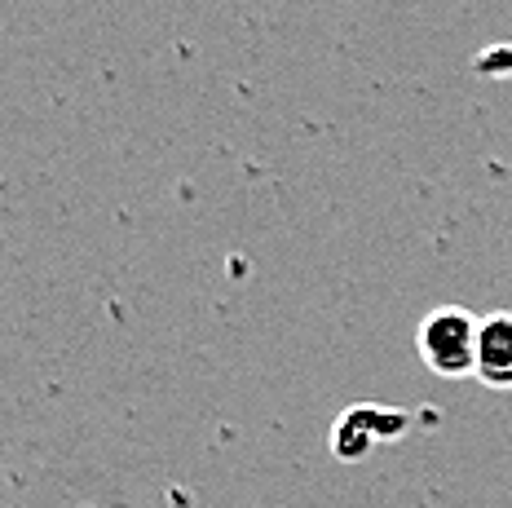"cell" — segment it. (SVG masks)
<instances>
[{
	"label": "cell",
	"mask_w": 512,
	"mask_h": 508,
	"mask_svg": "<svg viewBox=\"0 0 512 508\" xmlns=\"http://www.w3.org/2000/svg\"><path fill=\"white\" fill-rule=\"evenodd\" d=\"M477 327L482 319L464 305H437L433 314H424L420 332H415L424 367L446 380L477 376Z\"/></svg>",
	"instance_id": "cell-1"
},
{
	"label": "cell",
	"mask_w": 512,
	"mask_h": 508,
	"mask_svg": "<svg viewBox=\"0 0 512 508\" xmlns=\"http://www.w3.org/2000/svg\"><path fill=\"white\" fill-rule=\"evenodd\" d=\"M477 380L490 389H512V314L495 310L477 327Z\"/></svg>",
	"instance_id": "cell-2"
}]
</instances>
